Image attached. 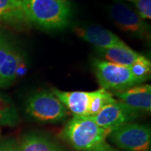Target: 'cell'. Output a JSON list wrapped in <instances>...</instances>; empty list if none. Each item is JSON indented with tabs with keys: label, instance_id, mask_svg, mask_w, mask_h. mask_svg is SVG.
I'll return each instance as SVG.
<instances>
[{
	"label": "cell",
	"instance_id": "6da1fadb",
	"mask_svg": "<svg viewBox=\"0 0 151 151\" xmlns=\"http://www.w3.org/2000/svg\"><path fill=\"white\" fill-rule=\"evenodd\" d=\"M111 131L98 126L92 117L73 116L64 126L60 137L78 151H119L107 141Z\"/></svg>",
	"mask_w": 151,
	"mask_h": 151
},
{
	"label": "cell",
	"instance_id": "7a4b0ae2",
	"mask_svg": "<svg viewBox=\"0 0 151 151\" xmlns=\"http://www.w3.org/2000/svg\"><path fill=\"white\" fill-rule=\"evenodd\" d=\"M29 23L45 29H63L71 18V6L67 0H21Z\"/></svg>",
	"mask_w": 151,
	"mask_h": 151
},
{
	"label": "cell",
	"instance_id": "3957f363",
	"mask_svg": "<svg viewBox=\"0 0 151 151\" xmlns=\"http://www.w3.org/2000/svg\"><path fill=\"white\" fill-rule=\"evenodd\" d=\"M26 113L42 123H58L70 114L67 108L51 92L41 91L28 97Z\"/></svg>",
	"mask_w": 151,
	"mask_h": 151
},
{
	"label": "cell",
	"instance_id": "277c9868",
	"mask_svg": "<svg viewBox=\"0 0 151 151\" xmlns=\"http://www.w3.org/2000/svg\"><path fill=\"white\" fill-rule=\"evenodd\" d=\"M93 70L99 85L107 91H124L141 85L132 75L129 67L106 60H93Z\"/></svg>",
	"mask_w": 151,
	"mask_h": 151
},
{
	"label": "cell",
	"instance_id": "5b68a950",
	"mask_svg": "<svg viewBox=\"0 0 151 151\" xmlns=\"http://www.w3.org/2000/svg\"><path fill=\"white\" fill-rule=\"evenodd\" d=\"M108 138L115 145L124 150H150L151 130L148 125L125 124L111 131Z\"/></svg>",
	"mask_w": 151,
	"mask_h": 151
},
{
	"label": "cell",
	"instance_id": "8992f818",
	"mask_svg": "<svg viewBox=\"0 0 151 151\" xmlns=\"http://www.w3.org/2000/svg\"><path fill=\"white\" fill-rule=\"evenodd\" d=\"M109 15L122 31L140 40H150V24L132 8L122 3H115L109 7Z\"/></svg>",
	"mask_w": 151,
	"mask_h": 151
},
{
	"label": "cell",
	"instance_id": "52a82bcc",
	"mask_svg": "<svg viewBox=\"0 0 151 151\" xmlns=\"http://www.w3.org/2000/svg\"><path fill=\"white\" fill-rule=\"evenodd\" d=\"M140 116V113L130 108L119 100L106 105L93 119L98 126L113 131L125 124L132 123Z\"/></svg>",
	"mask_w": 151,
	"mask_h": 151
},
{
	"label": "cell",
	"instance_id": "ba28073f",
	"mask_svg": "<svg viewBox=\"0 0 151 151\" xmlns=\"http://www.w3.org/2000/svg\"><path fill=\"white\" fill-rule=\"evenodd\" d=\"M76 35L96 49H106L126 45L115 34L98 24H78L73 27Z\"/></svg>",
	"mask_w": 151,
	"mask_h": 151
},
{
	"label": "cell",
	"instance_id": "9c48e42d",
	"mask_svg": "<svg viewBox=\"0 0 151 151\" xmlns=\"http://www.w3.org/2000/svg\"><path fill=\"white\" fill-rule=\"evenodd\" d=\"M118 100L139 113H150L151 86L137 85L113 93Z\"/></svg>",
	"mask_w": 151,
	"mask_h": 151
},
{
	"label": "cell",
	"instance_id": "30bf717a",
	"mask_svg": "<svg viewBox=\"0 0 151 151\" xmlns=\"http://www.w3.org/2000/svg\"><path fill=\"white\" fill-rule=\"evenodd\" d=\"M51 92L64 104L69 113H72L73 116H87L90 103V92H65L53 88Z\"/></svg>",
	"mask_w": 151,
	"mask_h": 151
},
{
	"label": "cell",
	"instance_id": "8fae6325",
	"mask_svg": "<svg viewBox=\"0 0 151 151\" xmlns=\"http://www.w3.org/2000/svg\"><path fill=\"white\" fill-rule=\"evenodd\" d=\"M28 24L21 0H0V24L22 28Z\"/></svg>",
	"mask_w": 151,
	"mask_h": 151
},
{
	"label": "cell",
	"instance_id": "7c38bea8",
	"mask_svg": "<svg viewBox=\"0 0 151 151\" xmlns=\"http://www.w3.org/2000/svg\"><path fill=\"white\" fill-rule=\"evenodd\" d=\"M96 50L97 54L106 60V61L126 67H130L140 55L127 45L106 49H96Z\"/></svg>",
	"mask_w": 151,
	"mask_h": 151
},
{
	"label": "cell",
	"instance_id": "4fadbf2b",
	"mask_svg": "<svg viewBox=\"0 0 151 151\" xmlns=\"http://www.w3.org/2000/svg\"><path fill=\"white\" fill-rule=\"evenodd\" d=\"M22 57L20 51L13 45L0 67V86H9L16 80L15 71L18 63Z\"/></svg>",
	"mask_w": 151,
	"mask_h": 151
},
{
	"label": "cell",
	"instance_id": "5bb4252c",
	"mask_svg": "<svg viewBox=\"0 0 151 151\" xmlns=\"http://www.w3.org/2000/svg\"><path fill=\"white\" fill-rule=\"evenodd\" d=\"M19 151H60L46 137L37 134L26 135L19 145Z\"/></svg>",
	"mask_w": 151,
	"mask_h": 151
},
{
	"label": "cell",
	"instance_id": "9a60e30c",
	"mask_svg": "<svg viewBox=\"0 0 151 151\" xmlns=\"http://www.w3.org/2000/svg\"><path fill=\"white\" fill-rule=\"evenodd\" d=\"M116 100L113 94L103 88L90 92V103L87 117H95L106 105Z\"/></svg>",
	"mask_w": 151,
	"mask_h": 151
},
{
	"label": "cell",
	"instance_id": "2e32d148",
	"mask_svg": "<svg viewBox=\"0 0 151 151\" xmlns=\"http://www.w3.org/2000/svg\"><path fill=\"white\" fill-rule=\"evenodd\" d=\"M19 120L16 108L9 98L0 93V126H15Z\"/></svg>",
	"mask_w": 151,
	"mask_h": 151
},
{
	"label": "cell",
	"instance_id": "e0dca14e",
	"mask_svg": "<svg viewBox=\"0 0 151 151\" xmlns=\"http://www.w3.org/2000/svg\"><path fill=\"white\" fill-rule=\"evenodd\" d=\"M129 68L132 75L140 84L150 78L151 62L143 55H139L134 64Z\"/></svg>",
	"mask_w": 151,
	"mask_h": 151
},
{
	"label": "cell",
	"instance_id": "ac0fdd59",
	"mask_svg": "<svg viewBox=\"0 0 151 151\" xmlns=\"http://www.w3.org/2000/svg\"><path fill=\"white\" fill-rule=\"evenodd\" d=\"M137 13L143 19H151V0H134Z\"/></svg>",
	"mask_w": 151,
	"mask_h": 151
},
{
	"label": "cell",
	"instance_id": "d6986e66",
	"mask_svg": "<svg viewBox=\"0 0 151 151\" xmlns=\"http://www.w3.org/2000/svg\"><path fill=\"white\" fill-rule=\"evenodd\" d=\"M13 45H14L8 40L5 35L0 32V67L4 63L7 55L9 52Z\"/></svg>",
	"mask_w": 151,
	"mask_h": 151
},
{
	"label": "cell",
	"instance_id": "ffe728a7",
	"mask_svg": "<svg viewBox=\"0 0 151 151\" xmlns=\"http://www.w3.org/2000/svg\"><path fill=\"white\" fill-rule=\"evenodd\" d=\"M0 151H19V145L14 139L4 140L0 143Z\"/></svg>",
	"mask_w": 151,
	"mask_h": 151
},
{
	"label": "cell",
	"instance_id": "44dd1931",
	"mask_svg": "<svg viewBox=\"0 0 151 151\" xmlns=\"http://www.w3.org/2000/svg\"><path fill=\"white\" fill-rule=\"evenodd\" d=\"M27 65H26V61L24 60V59L22 57L21 59L19 60V63H18V65H17L16 71H15V76L17 78H19V77H22L24 76L27 73Z\"/></svg>",
	"mask_w": 151,
	"mask_h": 151
},
{
	"label": "cell",
	"instance_id": "7402d4cb",
	"mask_svg": "<svg viewBox=\"0 0 151 151\" xmlns=\"http://www.w3.org/2000/svg\"><path fill=\"white\" fill-rule=\"evenodd\" d=\"M127 1H129V2H133V3L134 2V0H127Z\"/></svg>",
	"mask_w": 151,
	"mask_h": 151
},
{
	"label": "cell",
	"instance_id": "603a6c76",
	"mask_svg": "<svg viewBox=\"0 0 151 151\" xmlns=\"http://www.w3.org/2000/svg\"><path fill=\"white\" fill-rule=\"evenodd\" d=\"M115 1H117L118 3H120V1H121V0H115Z\"/></svg>",
	"mask_w": 151,
	"mask_h": 151
},
{
	"label": "cell",
	"instance_id": "cb8c5ba5",
	"mask_svg": "<svg viewBox=\"0 0 151 151\" xmlns=\"http://www.w3.org/2000/svg\"><path fill=\"white\" fill-rule=\"evenodd\" d=\"M0 133H1V129H0Z\"/></svg>",
	"mask_w": 151,
	"mask_h": 151
}]
</instances>
